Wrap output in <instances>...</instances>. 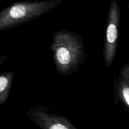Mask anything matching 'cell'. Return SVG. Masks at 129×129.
Segmentation results:
<instances>
[{
    "label": "cell",
    "mask_w": 129,
    "mask_h": 129,
    "mask_svg": "<svg viewBox=\"0 0 129 129\" xmlns=\"http://www.w3.org/2000/svg\"><path fill=\"white\" fill-rule=\"evenodd\" d=\"M50 49L54 66L62 76L76 73L86 59L83 39L74 31L64 30L54 33Z\"/></svg>",
    "instance_id": "1"
},
{
    "label": "cell",
    "mask_w": 129,
    "mask_h": 129,
    "mask_svg": "<svg viewBox=\"0 0 129 129\" xmlns=\"http://www.w3.org/2000/svg\"><path fill=\"white\" fill-rule=\"evenodd\" d=\"M47 106L35 105L26 112V116L37 126L43 129H77L73 123L64 116L49 112Z\"/></svg>",
    "instance_id": "4"
},
{
    "label": "cell",
    "mask_w": 129,
    "mask_h": 129,
    "mask_svg": "<svg viewBox=\"0 0 129 129\" xmlns=\"http://www.w3.org/2000/svg\"><path fill=\"white\" fill-rule=\"evenodd\" d=\"M64 0H37L13 3L0 11V30L12 28L45 15Z\"/></svg>",
    "instance_id": "2"
},
{
    "label": "cell",
    "mask_w": 129,
    "mask_h": 129,
    "mask_svg": "<svg viewBox=\"0 0 129 129\" xmlns=\"http://www.w3.org/2000/svg\"><path fill=\"white\" fill-rule=\"evenodd\" d=\"M120 21V9L117 0H111L107 16V26L105 36V64L109 68L112 65L117 54Z\"/></svg>",
    "instance_id": "3"
},
{
    "label": "cell",
    "mask_w": 129,
    "mask_h": 129,
    "mask_svg": "<svg viewBox=\"0 0 129 129\" xmlns=\"http://www.w3.org/2000/svg\"><path fill=\"white\" fill-rule=\"evenodd\" d=\"M120 74H122L125 79L129 83V64H126L121 69Z\"/></svg>",
    "instance_id": "7"
},
{
    "label": "cell",
    "mask_w": 129,
    "mask_h": 129,
    "mask_svg": "<svg viewBox=\"0 0 129 129\" xmlns=\"http://www.w3.org/2000/svg\"><path fill=\"white\" fill-rule=\"evenodd\" d=\"M14 73L3 72L0 75V105L6 102L10 94Z\"/></svg>",
    "instance_id": "6"
},
{
    "label": "cell",
    "mask_w": 129,
    "mask_h": 129,
    "mask_svg": "<svg viewBox=\"0 0 129 129\" xmlns=\"http://www.w3.org/2000/svg\"><path fill=\"white\" fill-rule=\"evenodd\" d=\"M115 103L119 101L129 112V83L121 74L114 79Z\"/></svg>",
    "instance_id": "5"
}]
</instances>
